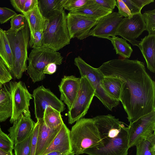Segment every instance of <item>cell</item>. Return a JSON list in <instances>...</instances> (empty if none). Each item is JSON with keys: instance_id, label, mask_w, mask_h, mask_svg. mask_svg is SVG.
<instances>
[{"instance_id": "cell-1", "label": "cell", "mask_w": 155, "mask_h": 155, "mask_svg": "<svg viewBox=\"0 0 155 155\" xmlns=\"http://www.w3.org/2000/svg\"><path fill=\"white\" fill-rule=\"evenodd\" d=\"M104 76H117L123 81L120 101L130 124L155 110V82L144 63L137 60L115 59L98 68Z\"/></svg>"}, {"instance_id": "cell-2", "label": "cell", "mask_w": 155, "mask_h": 155, "mask_svg": "<svg viewBox=\"0 0 155 155\" xmlns=\"http://www.w3.org/2000/svg\"><path fill=\"white\" fill-rule=\"evenodd\" d=\"M93 118L102 144L87 148L83 153L89 155H127L129 149L128 134L124 123L109 114Z\"/></svg>"}, {"instance_id": "cell-3", "label": "cell", "mask_w": 155, "mask_h": 155, "mask_svg": "<svg viewBox=\"0 0 155 155\" xmlns=\"http://www.w3.org/2000/svg\"><path fill=\"white\" fill-rule=\"evenodd\" d=\"M72 151L75 155L83 154L86 149L102 144L93 118H82L76 121L70 130Z\"/></svg>"}, {"instance_id": "cell-4", "label": "cell", "mask_w": 155, "mask_h": 155, "mask_svg": "<svg viewBox=\"0 0 155 155\" xmlns=\"http://www.w3.org/2000/svg\"><path fill=\"white\" fill-rule=\"evenodd\" d=\"M8 40L13 56L12 68L10 73L12 78L19 79L27 71L28 48L29 46L30 31L25 19L23 29L16 34L5 31Z\"/></svg>"}, {"instance_id": "cell-5", "label": "cell", "mask_w": 155, "mask_h": 155, "mask_svg": "<svg viewBox=\"0 0 155 155\" xmlns=\"http://www.w3.org/2000/svg\"><path fill=\"white\" fill-rule=\"evenodd\" d=\"M46 28L43 32L41 47L58 51L70 43L67 15L64 9L48 19Z\"/></svg>"}, {"instance_id": "cell-6", "label": "cell", "mask_w": 155, "mask_h": 155, "mask_svg": "<svg viewBox=\"0 0 155 155\" xmlns=\"http://www.w3.org/2000/svg\"><path fill=\"white\" fill-rule=\"evenodd\" d=\"M63 58L60 53L48 48H33L28 58L27 73L33 83L42 81L45 78L44 73L45 67L51 63L60 65Z\"/></svg>"}, {"instance_id": "cell-7", "label": "cell", "mask_w": 155, "mask_h": 155, "mask_svg": "<svg viewBox=\"0 0 155 155\" xmlns=\"http://www.w3.org/2000/svg\"><path fill=\"white\" fill-rule=\"evenodd\" d=\"M74 63L78 68L81 77H86L95 90V96L108 110L117 106L119 101L111 97L104 89L103 80L104 76L98 68L86 63L80 56L74 59Z\"/></svg>"}, {"instance_id": "cell-8", "label": "cell", "mask_w": 155, "mask_h": 155, "mask_svg": "<svg viewBox=\"0 0 155 155\" xmlns=\"http://www.w3.org/2000/svg\"><path fill=\"white\" fill-rule=\"evenodd\" d=\"M79 88L75 101L68 112V122L71 124L87 114L95 96V90L87 78L81 77Z\"/></svg>"}, {"instance_id": "cell-9", "label": "cell", "mask_w": 155, "mask_h": 155, "mask_svg": "<svg viewBox=\"0 0 155 155\" xmlns=\"http://www.w3.org/2000/svg\"><path fill=\"white\" fill-rule=\"evenodd\" d=\"M6 83L11 93L12 105L10 123L13 124L22 114L31 117L29 107L30 101L32 99V94L25 84L21 81H10Z\"/></svg>"}, {"instance_id": "cell-10", "label": "cell", "mask_w": 155, "mask_h": 155, "mask_svg": "<svg viewBox=\"0 0 155 155\" xmlns=\"http://www.w3.org/2000/svg\"><path fill=\"white\" fill-rule=\"evenodd\" d=\"M127 130L129 148L149 137L155 131V110L130 124Z\"/></svg>"}, {"instance_id": "cell-11", "label": "cell", "mask_w": 155, "mask_h": 155, "mask_svg": "<svg viewBox=\"0 0 155 155\" xmlns=\"http://www.w3.org/2000/svg\"><path fill=\"white\" fill-rule=\"evenodd\" d=\"M32 97L34 98L35 114L37 120L43 118L45 110L48 106H51L61 113L65 109L63 102L50 90L45 88L43 85L33 90Z\"/></svg>"}, {"instance_id": "cell-12", "label": "cell", "mask_w": 155, "mask_h": 155, "mask_svg": "<svg viewBox=\"0 0 155 155\" xmlns=\"http://www.w3.org/2000/svg\"><path fill=\"white\" fill-rule=\"evenodd\" d=\"M146 24L141 13L124 17L117 28L116 35L121 36L134 46L138 47L140 41L136 40L144 31Z\"/></svg>"}, {"instance_id": "cell-13", "label": "cell", "mask_w": 155, "mask_h": 155, "mask_svg": "<svg viewBox=\"0 0 155 155\" xmlns=\"http://www.w3.org/2000/svg\"><path fill=\"white\" fill-rule=\"evenodd\" d=\"M67 19L71 39L77 38L80 40L89 36L90 31L99 20L69 12L67 15Z\"/></svg>"}, {"instance_id": "cell-14", "label": "cell", "mask_w": 155, "mask_h": 155, "mask_svg": "<svg viewBox=\"0 0 155 155\" xmlns=\"http://www.w3.org/2000/svg\"><path fill=\"white\" fill-rule=\"evenodd\" d=\"M123 18L118 12H112L99 19L90 31L88 36L107 39L116 36L118 27Z\"/></svg>"}, {"instance_id": "cell-15", "label": "cell", "mask_w": 155, "mask_h": 155, "mask_svg": "<svg viewBox=\"0 0 155 155\" xmlns=\"http://www.w3.org/2000/svg\"><path fill=\"white\" fill-rule=\"evenodd\" d=\"M8 130V134L14 145L25 139L34 129L36 123L31 117L22 114Z\"/></svg>"}, {"instance_id": "cell-16", "label": "cell", "mask_w": 155, "mask_h": 155, "mask_svg": "<svg viewBox=\"0 0 155 155\" xmlns=\"http://www.w3.org/2000/svg\"><path fill=\"white\" fill-rule=\"evenodd\" d=\"M80 78L74 75L64 76L58 85L61 93L60 100L67 105L69 110L78 94Z\"/></svg>"}, {"instance_id": "cell-17", "label": "cell", "mask_w": 155, "mask_h": 155, "mask_svg": "<svg viewBox=\"0 0 155 155\" xmlns=\"http://www.w3.org/2000/svg\"><path fill=\"white\" fill-rule=\"evenodd\" d=\"M70 133V130L64 123L51 143L42 155L54 151L65 154L72 153Z\"/></svg>"}, {"instance_id": "cell-18", "label": "cell", "mask_w": 155, "mask_h": 155, "mask_svg": "<svg viewBox=\"0 0 155 155\" xmlns=\"http://www.w3.org/2000/svg\"><path fill=\"white\" fill-rule=\"evenodd\" d=\"M37 120L39 122V127L35 155H42L61 128L57 130L50 129L46 125L43 118Z\"/></svg>"}, {"instance_id": "cell-19", "label": "cell", "mask_w": 155, "mask_h": 155, "mask_svg": "<svg viewBox=\"0 0 155 155\" xmlns=\"http://www.w3.org/2000/svg\"><path fill=\"white\" fill-rule=\"evenodd\" d=\"M147 64L151 72L155 73V35H148L141 39L138 44Z\"/></svg>"}, {"instance_id": "cell-20", "label": "cell", "mask_w": 155, "mask_h": 155, "mask_svg": "<svg viewBox=\"0 0 155 155\" xmlns=\"http://www.w3.org/2000/svg\"><path fill=\"white\" fill-rule=\"evenodd\" d=\"M23 15L28 23L30 35L37 31H45L47 25L48 20L41 15L38 5L33 9Z\"/></svg>"}, {"instance_id": "cell-21", "label": "cell", "mask_w": 155, "mask_h": 155, "mask_svg": "<svg viewBox=\"0 0 155 155\" xmlns=\"http://www.w3.org/2000/svg\"><path fill=\"white\" fill-rule=\"evenodd\" d=\"M0 89V122L11 117L12 111V98L7 83Z\"/></svg>"}, {"instance_id": "cell-22", "label": "cell", "mask_w": 155, "mask_h": 155, "mask_svg": "<svg viewBox=\"0 0 155 155\" xmlns=\"http://www.w3.org/2000/svg\"><path fill=\"white\" fill-rule=\"evenodd\" d=\"M112 12L96 3L94 0H92L91 3L82 8L69 12L97 20H99Z\"/></svg>"}, {"instance_id": "cell-23", "label": "cell", "mask_w": 155, "mask_h": 155, "mask_svg": "<svg viewBox=\"0 0 155 155\" xmlns=\"http://www.w3.org/2000/svg\"><path fill=\"white\" fill-rule=\"evenodd\" d=\"M65 0H38V6L42 16L48 19L62 11Z\"/></svg>"}, {"instance_id": "cell-24", "label": "cell", "mask_w": 155, "mask_h": 155, "mask_svg": "<svg viewBox=\"0 0 155 155\" xmlns=\"http://www.w3.org/2000/svg\"><path fill=\"white\" fill-rule=\"evenodd\" d=\"M123 81L117 76H104L103 80V87L114 99L120 101V98Z\"/></svg>"}, {"instance_id": "cell-25", "label": "cell", "mask_w": 155, "mask_h": 155, "mask_svg": "<svg viewBox=\"0 0 155 155\" xmlns=\"http://www.w3.org/2000/svg\"><path fill=\"white\" fill-rule=\"evenodd\" d=\"M1 33L0 58L10 72L12 68L13 62L12 50L5 31L1 29Z\"/></svg>"}, {"instance_id": "cell-26", "label": "cell", "mask_w": 155, "mask_h": 155, "mask_svg": "<svg viewBox=\"0 0 155 155\" xmlns=\"http://www.w3.org/2000/svg\"><path fill=\"white\" fill-rule=\"evenodd\" d=\"M43 118L47 126L52 130L60 129L64 123L61 112L51 106L46 107Z\"/></svg>"}, {"instance_id": "cell-27", "label": "cell", "mask_w": 155, "mask_h": 155, "mask_svg": "<svg viewBox=\"0 0 155 155\" xmlns=\"http://www.w3.org/2000/svg\"><path fill=\"white\" fill-rule=\"evenodd\" d=\"M107 39L111 41L117 54L124 58H130L133 50L125 40L116 36L109 37Z\"/></svg>"}, {"instance_id": "cell-28", "label": "cell", "mask_w": 155, "mask_h": 155, "mask_svg": "<svg viewBox=\"0 0 155 155\" xmlns=\"http://www.w3.org/2000/svg\"><path fill=\"white\" fill-rule=\"evenodd\" d=\"M135 146L136 155H155V132L139 141Z\"/></svg>"}, {"instance_id": "cell-29", "label": "cell", "mask_w": 155, "mask_h": 155, "mask_svg": "<svg viewBox=\"0 0 155 155\" xmlns=\"http://www.w3.org/2000/svg\"><path fill=\"white\" fill-rule=\"evenodd\" d=\"M25 18L22 14H17L11 19V27L5 31L8 33L16 34L24 28L25 25Z\"/></svg>"}, {"instance_id": "cell-30", "label": "cell", "mask_w": 155, "mask_h": 155, "mask_svg": "<svg viewBox=\"0 0 155 155\" xmlns=\"http://www.w3.org/2000/svg\"><path fill=\"white\" fill-rule=\"evenodd\" d=\"M142 16L148 35H155V9L145 11Z\"/></svg>"}, {"instance_id": "cell-31", "label": "cell", "mask_w": 155, "mask_h": 155, "mask_svg": "<svg viewBox=\"0 0 155 155\" xmlns=\"http://www.w3.org/2000/svg\"><path fill=\"white\" fill-rule=\"evenodd\" d=\"M32 132L23 141L14 145L15 155H30Z\"/></svg>"}, {"instance_id": "cell-32", "label": "cell", "mask_w": 155, "mask_h": 155, "mask_svg": "<svg viewBox=\"0 0 155 155\" xmlns=\"http://www.w3.org/2000/svg\"><path fill=\"white\" fill-rule=\"evenodd\" d=\"M91 2L92 0H65L63 8L70 12L82 8Z\"/></svg>"}, {"instance_id": "cell-33", "label": "cell", "mask_w": 155, "mask_h": 155, "mask_svg": "<svg viewBox=\"0 0 155 155\" xmlns=\"http://www.w3.org/2000/svg\"><path fill=\"white\" fill-rule=\"evenodd\" d=\"M14 144L8 135L0 130V149L7 152H12Z\"/></svg>"}, {"instance_id": "cell-34", "label": "cell", "mask_w": 155, "mask_h": 155, "mask_svg": "<svg viewBox=\"0 0 155 155\" xmlns=\"http://www.w3.org/2000/svg\"><path fill=\"white\" fill-rule=\"evenodd\" d=\"M43 32L38 30L30 35L29 46L30 48L33 49L41 47Z\"/></svg>"}, {"instance_id": "cell-35", "label": "cell", "mask_w": 155, "mask_h": 155, "mask_svg": "<svg viewBox=\"0 0 155 155\" xmlns=\"http://www.w3.org/2000/svg\"><path fill=\"white\" fill-rule=\"evenodd\" d=\"M12 78L9 70L0 58V84L3 85L9 82Z\"/></svg>"}, {"instance_id": "cell-36", "label": "cell", "mask_w": 155, "mask_h": 155, "mask_svg": "<svg viewBox=\"0 0 155 155\" xmlns=\"http://www.w3.org/2000/svg\"><path fill=\"white\" fill-rule=\"evenodd\" d=\"M13 10L6 7H0V23L4 24L17 15Z\"/></svg>"}, {"instance_id": "cell-37", "label": "cell", "mask_w": 155, "mask_h": 155, "mask_svg": "<svg viewBox=\"0 0 155 155\" xmlns=\"http://www.w3.org/2000/svg\"><path fill=\"white\" fill-rule=\"evenodd\" d=\"M39 122H37L32 132V135L30 145V155H35L37 147L38 137L39 131Z\"/></svg>"}, {"instance_id": "cell-38", "label": "cell", "mask_w": 155, "mask_h": 155, "mask_svg": "<svg viewBox=\"0 0 155 155\" xmlns=\"http://www.w3.org/2000/svg\"><path fill=\"white\" fill-rule=\"evenodd\" d=\"M116 2L118 11V12L121 16L123 17L129 18L132 16L126 5L122 0H117Z\"/></svg>"}, {"instance_id": "cell-39", "label": "cell", "mask_w": 155, "mask_h": 155, "mask_svg": "<svg viewBox=\"0 0 155 155\" xmlns=\"http://www.w3.org/2000/svg\"><path fill=\"white\" fill-rule=\"evenodd\" d=\"M94 1L104 8L112 12L117 6L116 0H94Z\"/></svg>"}, {"instance_id": "cell-40", "label": "cell", "mask_w": 155, "mask_h": 155, "mask_svg": "<svg viewBox=\"0 0 155 155\" xmlns=\"http://www.w3.org/2000/svg\"><path fill=\"white\" fill-rule=\"evenodd\" d=\"M122 0L126 5L132 15L141 12V10L132 1V0Z\"/></svg>"}, {"instance_id": "cell-41", "label": "cell", "mask_w": 155, "mask_h": 155, "mask_svg": "<svg viewBox=\"0 0 155 155\" xmlns=\"http://www.w3.org/2000/svg\"><path fill=\"white\" fill-rule=\"evenodd\" d=\"M25 1L26 0H11L10 2L16 11L22 14Z\"/></svg>"}, {"instance_id": "cell-42", "label": "cell", "mask_w": 155, "mask_h": 155, "mask_svg": "<svg viewBox=\"0 0 155 155\" xmlns=\"http://www.w3.org/2000/svg\"><path fill=\"white\" fill-rule=\"evenodd\" d=\"M38 4V0H26L22 14L33 9Z\"/></svg>"}, {"instance_id": "cell-43", "label": "cell", "mask_w": 155, "mask_h": 155, "mask_svg": "<svg viewBox=\"0 0 155 155\" xmlns=\"http://www.w3.org/2000/svg\"><path fill=\"white\" fill-rule=\"evenodd\" d=\"M57 65L54 63L48 64L45 68L44 73L46 74H52L55 72L57 70Z\"/></svg>"}, {"instance_id": "cell-44", "label": "cell", "mask_w": 155, "mask_h": 155, "mask_svg": "<svg viewBox=\"0 0 155 155\" xmlns=\"http://www.w3.org/2000/svg\"><path fill=\"white\" fill-rule=\"evenodd\" d=\"M132 1L141 10L145 5L153 2L154 0H132Z\"/></svg>"}, {"instance_id": "cell-45", "label": "cell", "mask_w": 155, "mask_h": 155, "mask_svg": "<svg viewBox=\"0 0 155 155\" xmlns=\"http://www.w3.org/2000/svg\"><path fill=\"white\" fill-rule=\"evenodd\" d=\"M65 154L57 151H54L48 153L45 155H68L70 153Z\"/></svg>"}, {"instance_id": "cell-46", "label": "cell", "mask_w": 155, "mask_h": 155, "mask_svg": "<svg viewBox=\"0 0 155 155\" xmlns=\"http://www.w3.org/2000/svg\"><path fill=\"white\" fill-rule=\"evenodd\" d=\"M0 155H13L12 152H7L0 149Z\"/></svg>"}, {"instance_id": "cell-47", "label": "cell", "mask_w": 155, "mask_h": 155, "mask_svg": "<svg viewBox=\"0 0 155 155\" xmlns=\"http://www.w3.org/2000/svg\"><path fill=\"white\" fill-rule=\"evenodd\" d=\"M68 155H75L73 153H70Z\"/></svg>"}, {"instance_id": "cell-48", "label": "cell", "mask_w": 155, "mask_h": 155, "mask_svg": "<svg viewBox=\"0 0 155 155\" xmlns=\"http://www.w3.org/2000/svg\"><path fill=\"white\" fill-rule=\"evenodd\" d=\"M2 85H3L0 84V88H1L2 87Z\"/></svg>"}, {"instance_id": "cell-49", "label": "cell", "mask_w": 155, "mask_h": 155, "mask_svg": "<svg viewBox=\"0 0 155 155\" xmlns=\"http://www.w3.org/2000/svg\"><path fill=\"white\" fill-rule=\"evenodd\" d=\"M1 37V31H0V39Z\"/></svg>"}, {"instance_id": "cell-50", "label": "cell", "mask_w": 155, "mask_h": 155, "mask_svg": "<svg viewBox=\"0 0 155 155\" xmlns=\"http://www.w3.org/2000/svg\"><path fill=\"white\" fill-rule=\"evenodd\" d=\"M1 130V127H0V130Z\"/></svg>"}, {"instance_id": "cell-51", "label": "cell", "mask_w": 155, "mask_h": 155, "mask_svg": "<svg viewBox=\"0 0 155 155\" xmlns=\"http://www.w3.org/2000/svg\"><path fill=\"white\" fill-rule=\"evenodd\" d=\"M1 29H1V28H0V31H1Z\"/></svg>"}]
</instances>
